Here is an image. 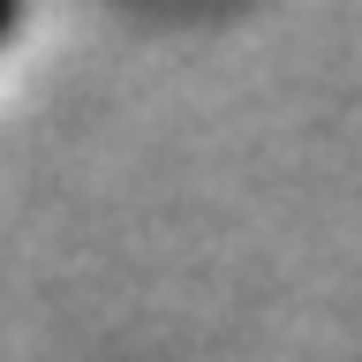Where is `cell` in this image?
I'll list each match as a JSON object with an SVG mask.
<instances>
[{
  "label": "cell",
  "instance_id": "1",
  "mask_svg": "<svg viewBox=\"0 0 362 362\" xmlns=\"http://www.w3.org/2000/svg\"><path fill=\"white\" fill-rule=\"evenodd\" d=\"M8 30H16V16H8V8H0V38H8Z\"/></svg>",
  "mask_w": 362,
  "mask_h": 362
}]
</instances>
